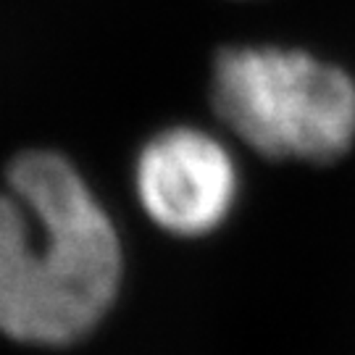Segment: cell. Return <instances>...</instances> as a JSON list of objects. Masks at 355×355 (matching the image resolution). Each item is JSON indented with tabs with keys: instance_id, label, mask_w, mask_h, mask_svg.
<instances>
[{
	"instance_id": "cell-1",
	"label": "cell",
	"mask_w": 355,
	"mask_h": 355,
	"mask_svg": "<svg viewBox=\"0 0 355 355\" xmlns=\"http://www.w3.org/2000/svg\"><path fill=\"white\" fill-rule=\"evenodd\" d=\"M121 248L103 205L64 155L21 153L0 192V329L66 345L111 308Z\"/></svg>"
},
{
	"instance_id": "cell-2",
	"label": "cell",
	"mask_w": 355,
	"mask_h": 355,
	"mask_svg": "<svg viewBox=\"0 0 355 355\" xmlns=\"http://www.w3.org/2000/svg\"><path fill=\"white\" fill-rule=\"evenodd\" d=\"M211 101L218 119L268 158L327 164L355 142V79L311 53L271 45L218 53Z\"/></svg>"
},
{
	"instance_id": "cell-3",
	"label": "cell",
	"mask_w": 355,
	"mask_h": 355,
	"mask_svg": "<svg viewBox=\"0 0 355 355\" xmlns=\"http://www.w3.org/2000/svg\"><path fill=\"white\" fill-rule=\"evenodd\" d=\"M135 184L145 214L179 237L214 232L237 200V166L221 140L195 127L164 129L142 148Z\"/></svg>"
}]
</instances>
